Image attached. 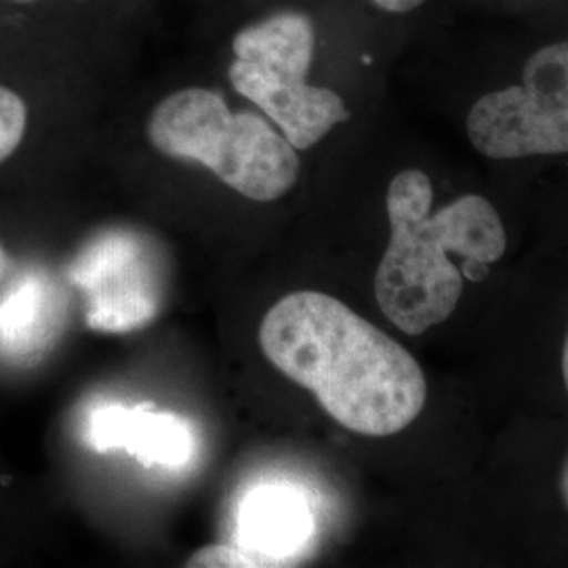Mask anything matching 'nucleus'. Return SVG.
<instances>
[{"instance_id":"nucleus-9","label":"nucleus","mask_w":568,"mask_h":568,"mask_svg":"<svg viewBox=\"0 0 568 568\" xmlns=\"http://www.w3.org/2000/svg\"><path fill=\"white\" fill-rule=\"evenodd\" d=\"M55 288L30 274L0 300V349L9 356H32L49 345L55 326Z\"/></svg>"},{"instance_id":"nucleus-2","label":"nucleus","mask_w":568,"mask_h":568,"mask_svg":"<svg viewBox=\"0 0 568 568\" xmlns=\"http://www.w3.org/2000/svg\"><path fill=\"white\" fill-rule=\"evenodd\" d=\"M434 199L424 171L406 169L387 187L389 243L375 274V297L387 321L406 335H424L455 312L464 288V262L493 265L506 253L508 236L497 209L467 194L429 217Z\"/></svg>"},{"instance_id":"nucleus-8","label":"nucleus","mask_w":568,"mask_h":568,"mask_svg":"<svg viewBox=\"0 0 568 568\" xmlns=\"http://www.w3.org/2000/svg\"><path fill=\"white\" fill-rule=\"evenodd\" d=\"M312 528V511L300 490L260 487L251 490L241 504L236 544L283 565V560L305 546Z\"/></svg>"},{"instance_id":"nucleus-13","label":"nucleus","mask_w":568,"mask_h":568,"mask_svg":"<svg viewBox=\"0 0 568 568\" xmlns=\"http://www.w3.org/2000/svg\"><path fill=\"white\" fill-rule=\"evenodd\" d=\"M4 270H7V253H4V246L0 243V281L4 276Z\"/></svg>"},{"instance_id":"nucleus-5","label":"nucleus","mask_w":568,"mask_h":568,"mask_svg":"<svg viewBox=\"0 0 568 568\" xmlns=\"http://www.w3.org/2000/svg\"><path fill=\"white\" fill-rule=\"evenodd\" d=\"M525 84L483 95L467 114V138L488 159L508 161L568 150V44L537 49Z\"/></svg>"},{"instance_id":"nucleus-1","label":"nucleus","mask_w":568,"mask_h":568,"mask_svg":"<svg viewBox=\"0 0 568 568\" xmlns=\"http://www.w3.org/2000/svg\"><path fill=\"white\" fill-rule=\"evenodd\" d=\"M260 345L272 365L310 389L349 432L394 436L426 406V375L413 354L325 293L283 297L265 314Z\"/></svg>"},{"instance_id":"nucleus-3","label":"nucleus","mask_w":568,"mask_h":568,"mask_svg":"<svg viewBox=\"0 0 568 568\" xmlns=\"http://www.w3.org/2000/svg\"><path fill=\"white\" fill-rule=\"evenodd\" d=\"M148 140L164 156L206 166L251 201L272 203L300 178V156L253 112H232L211 89L175 91L148 119Z\"/></svg>"},{"instance_id":"nucleus-12","label":"nucleus","mask_w":568,"mask_h":568,"mask_svg":"<svg viewBox=\"0 0 568 568\" xmlns=\"http://www.w3.org/2000/svg\"><path fill=\"white\" fill-rule=\"evenodd\" d=\"M371 2L387 13H408L419 4H424L426 0H371Z\"/></svg>"},{"instance_id":"nucleus-10","label":"nucleus","mask_w":568,"mask_h":568,"mask_svg":"<svg viewBox=\"0 0 568 568\" xmlns=\"http://www.w3.org/2000/svg\"><path fill=\"white\" fill-rule=\"evenodd\" d=\"M185 567L190 568H262L281 567L276 560L267 558L264 554L251 551L239 544H215L194 551Z\"/></svg>"},{"instance_id":"nucleus-4","label":"nucleus","mask_w":568,"mask_h":568,"mask_svg":"<svg viewBox=\"0 0 568 568\" xmlns=\"http://www.w3.org/2000/svg\"><path fill=\"white\" fill-rule=\"evenodd\" d=\"M316 34L304 13L283 11L243 28L232 42V87L278 124L295 150L325 140L328 131L349 119L335 91L305 81L314 58Z\"/></svg>"},{"instance_id":"nucleus-6","label":"nucleus","mask_w":568,"mask_h":568,"mask_svg":"<svg viewBox=\"0 0 568 568\" xmlns=\"http://www.w3.org/2000/svg\"><path fill=\"white\" fill-rule=\"evenodd\" d=\"M74 281L93 295L89 323L95 328L129 331L145 325L156 312L135 246L124 239H105L82 255Z\"/></svg>"},{"instance_id":"nucleus-7","label":"nucleus","mask_w":568,"mask_h":568,"mask_svg":"<svg viewBox=\"0 0 568 568\" xmlns=\"http://www.w3.org/2000/svg\"><path fill=\"white\" fill-rule=\"evenodd\" d=\"M87 443L98 453L122 448L143 466H185L194 455L192 426L175 413L148 406L103 405L87 419Z\"/></svg>"},{"instance_id":"nucleus-14","label":"nucleus","mask_w":568,"mask_h":568,"mask_svg":"<svg viewBox=\"0 0 568 568\" xmlns=\"http://www.w3.org/2000/svg\"><path fill=\"white\" fill-rule=\"evenodd\" d=\"M13 2H34V0H13Z\"/></svg>"},{"instance_id":"nucleus-11","label":"nucleus","mask_w":568,"mask_h":568,"mask_svg":"<svg viewBox=\"0 0 568 568\" xmlns=\"http://www.w3.org/2000/svg\"><path fill=\"white\" fill-rule=\"evenodd\" d=\"M28 126V105L16 91L0 84V163L20 148Z\"/></svg>"}]
</instances>
